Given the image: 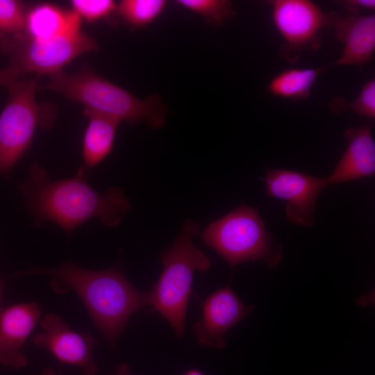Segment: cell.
I'll list each match as a JSON object with an SVG mask.
<instances>
[{"instance_id":"1","label":"cell","mask_w":375,"mask_h":375,"mask_svg":"<svg viewBox=\"0 0 375 375\" xmlns=\"http://www.w3.org/2000/svg\"><path fill=\"white\" fill-rule=\"evenodd\" d=\"M83 167L68 179L53 181L47 170L34 162L28 181L21 186L35 225L45 220L61 226L67 233L84 222L99 217L107 226H117L131 210V204L124 191L117 187L100 194L86 181Z\"/></svg>"},{"instance_id":"2","label":"cell","mask_w":375,"mask_h":375,"mask_svg":"<svg viewBox=\"0 0 375 375\" xmlns=\"http://www.w3.org/2000/svg\"><path fill=\"white\" fill-rule=\"evenodd\" d=\"M35 274L52 275L74 290L112 345L130 317L148 306L147 292L138 290L115 268L90 270L68 262L53 268H31L19 275Z\"/></svg>"},{"instance_id":"3","label":"cell","mask_w":375,"mask_h":375,"mask_svg":"<svg viewBox=\"0 0 375 375\" xmlns=\"http://www.w3.org/2000/svg\"><path fill=\"white\" fill-rule=\"evenodd\" d=\"M43 87L83 104L84 110L119 122L132 124L143 122L152 128L161 127L165 122L167 108L158 95L138 99L86 66L72 74L62 70L51 74Z\"/></svg>"},{"instance_id":"4","label":"cell","mask_w":375,"mask_h":375,"mask_svg":"<svg viewBox=\"0 0 375 375\" xmlns=\"http://www.w3.org/2000/svg\"><path fill=\"white\" fill-rule=\"evenodd\" d=\"M199 229L195 221L184 222L181 233L162 254V272L147 292L148 306L169 323L180 338L185 332L194 272H206L211 265L207 256L194 245Z\"/></svg>"},{"instance_id":"5","label":"cell","mask_w":375,"mask_h":375,"mask_svg":"<svg viewBox=\"0 0 375 375\" xmlns=\"http://www.w3.org/2000/svg\"><path fill=\"white\" fill-rule=\"evenodd\" d=\"M201 238L231 267L244 261L260 260L273 268L282 258L281 248L273 244L257 209L246 205L211 222Z\"/></svg>"},{"instance_id":"6","label":"cell","mask_w":375,"mask_h":375,"mask_svg":"<svg viewBox=\"0 0 375 375\" xmlns=\"http://www.w3.org/2000/svg\"><path fill=\"white\" fill-rule=\"evenodd\" d=\"M38 78L17 79L7 88L8 101L0 115V171L8 172L28 148L38 126L53 119L42 112L35 99Z\"/></svg>"},{"instance_id":"7","label":"cell","mask_w":375,"mask_h":375,"mask_svg":"<svg viewBox=\"0 0 375 375\" xmlns=\"http://www.w3.org/2000/svg\"><path fill=\"white\" fill-rule=\"evenodd\" d=\"M97 47L94 38L82 30L45 39L32 38L24 33H0V50L10 58L11 66L38 75L60 71L79 55Z\"/></svg>"},{"instance_id":"8","label":"cell","mask_w":375,"mask_h":375,"mask_svg":"<svg viewBox=\"0 0 375 375\" xmlns=\"http://www.w3.org/2000/svg\"><path fill=\"white\" fill-rule=\"evenodd\" d=\"M272 19L284 42L281 56L291 63L299 60L306 50H317L321 46L320 31L328 27L329 15L309 0H272Z\"/></svg>"},{"instance_id":"9","label":"cell","mask_w":375,"mask_h":375,"mask_svg":"<svg viewBox=\"0 0 375 375\" xmlns=\"http://www.w3.org/2000/svg\"><path fill=\"white\" fill-rule=\"evenodd\" d=\"M265 172L262 180L266 194L286 201L288 220L303 226H312L316 199L328 185L326 178L288 169H267Z\"/></svg>"},{"instance_id":"10","label":"cell","mask_w":375,"mask_h":375,"mask_svg":"<svg viewBox=\"0 0 375 375\" xmlns=\"http://www.w3.org/2000/svg\"><path fill=\"white\" fill-rule=\"evenodd\" d=\"M40 325L43 332L33 335L35 345L50 351L61 362L77 365L84 375H95L97 367L92 357L97 340L89 334L72 331L58 315L48 314Z\"/></svg>"},{"instance_id":"11","label":"cell","mask_w":375,"mask_h":375,"mask_svg":"<svg viewBox=\"0 0 375 375\" xmlns=\"http://www.w3.org/2000/svg\"><path fill=\"white\" fill-rule=\"evenodd\" d=\"M254 308L246 306L228 287L210 294L202 303V317L193 326L197 342L218 349L226 346L225 333Z\"/></svg>"},{"instance_id":"12","label":"cell","mask_w":375,"mask_h":375,"mask_svg":"<svg viewBox=\"0 0 375 375\" xmlns=\"http://www.w3.org/2000/svg\"><path fill=\"white\" fill-rule=\"evenodd\" d=\"M328 27L343 46L340 57L327 65H357L369 63L375 51V15L328 12Z\"/></svg>"},{"instance_id":"13","label":"cell","mask_w":375,"mask_h":375,"mask_svg":"<svg viewBox=\"0 0 375 375\" xmlns=\"http://www.w3.org/2000/svg\"><path fill=\"white\" fill-rule=\"evenodd\" d=\"M40 315L35 303L18 304L0 312V362L18 368L26 365L22 347Z\"/></svg>"},{"instance_id":"14","label":"cell","mask_w":375,"mask_h":375,"mask_svg":"<svg viewBox=\"0 0 375 375\" xmlns=\"http://www.w3.org/2000/svg\"><path fill=\"white\" fill-rule=\"evenodd\" d=\"M347 147L332 174L328 185L370 176L375 172V143L369 122L344 131Z\"/></svg>"},{"instance_id":"15","label":"cell","mask_w":375,"mask_h":375,"mask_svg":"<svg viewBox=\"0 0 375 375\" xmlns=\"http://www.w3.org/2000/svg\"><path fill=\"white\" fill-rule=\"evenodd\" d=\"M81 18L74 10H65L51 3H40L27 10L24 34L45 39L77 33Z\"/></svg>"},{"instance_id":"16","label":"cell","mask_w":375,"mask_h":375,"mask_svg":"<svg viewBox=\"0 0 375 375\" xmlns=\"http://www.w3.org/2000/svg\"><path fill=\"white\" fill-rule=\"evenodd\" d=\"M88 124L83 140L84 169H91L111 151L117 128L121 122L94 112L84 110Z\"/></svg>"},{"instance_id":"17","label":"cell","mask_w":375,"mask_h":375,"mask_svg":"<svg viewBox=\"0 0 375 375\" xmlns=\"http://www.w3.org/2000/svg\"><path fill=\"white\" fill-rule=\"evenodd\" d=\"M327 65L319 68H292L284 70L269 81L267 90L274 96L293 101L306 99L319 74Z\"/></svg>"},{"instance_id":"18","label":"cell","mask_w":375,"mask_h":375,"mask_svg":"<svg viewBox=\"0 0 375 375\" xmlns=\"http://www.w3.org/2000/svg\"><path fill=\"white\" fill-rule=\"evenodd\" d=\"M164 0H123L117 6V12L129 25L142 28L152 23L164 10Z\"/></svg>"},{"instance_id":"19","label":"cell","mask_w":375,"mask_h":375,"mask_svg":"<svg viewBox=\"0 0 375 375\" xmlns=\"http://www.w3.org/2000/svg\"><path fill=\"white\" fill-rule=\"evenodd\" d=\"M176 3L214 26L222 25L235 15L232 3L227 0H178Z\"/></svg>"},{"instance_id":"20","label":"cell","mask_w":375,"mask_h":375,"mask_svg":"<svg viewBox=\"0 0 375 375\" xmlns=\"http://www.w3.org/2000/svg\"><path fill=\"white\" fill-rule=\"evenodd\" d=\"M333 112L340 113L351 110L360 116L374 119L375 117V79L373 78L362 85L359 95L353 101H348L339 97L333 98L328 104Z\"/></svg>"},{"instance_id":"21","label":"cell","mask_w":375,"mask_h":375,"mask_svg":"<svg viewBox=\"0 0 375 375\" xmlns=\"http://www.w3.org/2000/svg\"><path fill=\"white\" fill-rule=\"evenodd\" d=\"M27 10L16 0H0V33L15 34L24 32Z\"/></svg>"},{"instance_id":"22","label":"cell","mask_w":375,"mask_h":375,"mask_svg":"<svg viewBox=\"0 0 375 375\" xmlns=\"http://www.w3.org/2000/svg\"><path fill=\"white\" fill-rule=\"evenodd\" d=\"M72 10L81 18L93 22L105 18L117 11V4L111 0H73Z\"/></svg>"},{"instance_id":"23","label":"cell","mask_w":375,"mask_h":375,"mask_svg":"<svg viewBox=\"0 0 375 375\" xmlns=\"http://www.w3.org/2000/svg\"><path fill=\"white\" fill-rule=\"evenodd\" d=\"M342 5L349 13H360L361 10L374 11L375 10L374 0H347L340 1Z\"/></svg>"},{"instance_id":"24","label":"cell","mask_w":375,"mask_h":375,"mask_svg":"<svg viewBox=\"0 0 375 375\" xmlns=\"http://www.w3.org/2000/svg\"><path fill=\"white\" fill-rule=\"evenodd\" d=\"M24 74L26 73L20 69L12 66L0 69V85L7 87Z\"/></svg>"},{"instance_id":"25","label":"cell","mask_w":375,"mask_h":375,"mask_svg":"<svg viewBox=\"0 0 375 375\" xmlns=\"http://www.w3.org/2000/svg\"><path fill=\"white\" fill-rule=\"evenodd\" d=\"M117 375H130L127 366L122 365L117 368Z\"/></svg>"},{"instance_id":"26","label":"cell","mask_w":375,"mask_h":375,"mask_svg":"<svg viewBox=\"0 0 375 375\" xmlns=\"http://www.w3.org/2000/svg\"><path fill=\"white\" fill-rule=\"evenodd\" d=\"M42 375H57L51 367H46L42 372Z\"/></svg>"},{"instance_id":"27","label":"cell","mask_w":375,"mask_h":375,"mask_svg":"<svg viewBox=\"0 0 375 375\" xmlns=\"http://www.w3.org/2000/svg\"><path fill=\"white\" fill-rule=\"evenodd\" d=\"M183 375H205V374L199 370L191 369L186 372Z\"/></svg>"},{"instance_id":"28","label":"cell","mask_w":375,"mask_h":375,"mask_svg":"<svg viewBox=\"0 0 375 375\" xmlns=\"http://www.w3.org/2000/svg\"><path fill=\"white\" fill-rule=\"evenodd\" d=\"M0 293H1V292H0Z\"/></svg>"}]
</instances>
